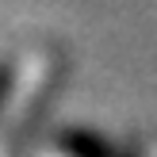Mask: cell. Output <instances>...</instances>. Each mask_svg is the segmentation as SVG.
I'll return each instance as SVG.
<instances>
[{"mask_svg":"<svg viewBox=\"0 0 157 157\" xmlns=\"http://www.w3.org/2000/svg\"><path fill=\"white\" fill-rule=\"evenodd\" d=\"M8 88H12V65H0V107L8 100Z\"/></svg>","mask_w":157,"mask_h":157,"instance_id":"1","label":"cell"}]
</instances>
